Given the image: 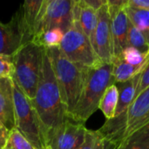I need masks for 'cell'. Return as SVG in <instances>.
<instances>
[{"label":"cell","mask_w":149,"mask_h":149,"mask_svg":"<svg viewBox=\"0 0 149 149\" xmlns=\"http://www.w3.org/2000/svg\"><path fill=\"white\" fill-rule=\"evenodd\" d=\"M73 3L74 0H43L33 41L43 32L53 28H59L65 33L73 22Z\"/></svg>","instance_id":"obj_7"},{"label":"cell","mask_w":149,"mask_h":149,"mask_svg":"<svg viewBox=\"0 0 149 149\" xmlns=\"http://www.w3.org/2000/svg\"><path fill=\"white\" fill-rule=\"evenodd\" d=\"M148 87H149V61L145 65L142 72L140 73V79L135 92V98Z\"/></svg>","instance_id":"obj_26"},{"label":"cell","mask_w":149,"mask_h":149,"mask_svg":"<svg viewBox=\"0 0 149 149\" xmlns=\"http://www.w3.org/2000/svg\"><path fill=\"white\" fill-rule=\"evenodd\" d=\"M0 121L9 131L15 127L14 99L11 79L0 78Z\"/></svg>","instance_id":"obj_15"},{"label":"cell","mask_w":149,"mask_h":149,"mask_svg":"<svg viewBox=\"0 0 149 149\" xmlns=\"http://www.w3.org/2000/svg\"><path fill=\"white\" fill-rule=\"evenodd\" d=\"M118 100H119L118 87L116 84H112L107 88L99 106V109L102 112L107 120L114 118L117 105H118Z\"/></svg>","instance_id":"obj_18"},{"label":"cell","mask_w":149,"mask_h":149,"mask_svg":"<svg viewBox=\"0 0 149 149\" xmlns=\"http://www.w3.org/2000/svg\"><path fill=\"white\" fill-rule=\"evenodd\" d=\"M140 79V73L124 83L116 84L119 90V100L115 112V117H118L125 113L135 99V92Z\"/></svg>","instance_id":"obj_16"},{"label":"cell","mask_w":149,"mask_h":149,"mask_svg":"<svg viewBox=\"0 0 149 149\" xmlns=\"http://www.w3.org/2000/svg\"><path fill=\"white\" fill-rule=\"evenodd\" d=\"M64 35H65V32L61 29L53 28L40 34L33 41V43H36L38 45L45 47V48L59 46L64 38Z\"/></svg>","instance_id":"obj_21"},{"label":"cell","mask_w":149,"mask_h":149,"mask_svg":"<svg viewBox=\"0 0 149 149\" xmlns=\"http://www.w3.org/2000/svg\"><path fill=\"white\" fill-rule=\"evenodd\" d=\"M93 47L102 63L110 64L112 62L113 58V47L107 0L106 3L97 10V24L94 31Z\"/></svg>","instance_id":"obj_9"},{"label":"cell","mask_w":149,"mask_h":149,"mask_svg":"<svg viewBox=\"0 0 149 149\" xmlns=\"http://www.w3.org/2000/svg\"><path fill=\"white\" fill-rule=\"evenodd\" d=\"M125 10L129 21L142 32L149 44V10L131 8L126 5Z\"/></svg>","instance_id":"obj_20"},{"label":"cell","mask_w":149,"mask_h":149,"mask_svg":"<svg viewBox=\"0 0 149 149\" xmlns=\"http://www.w3.org/2000/svg\"><path fill=\"white\" fill-rule=\"evenodd\" d=\"M116 148V146L113 145L112 142L110 141H107L105 140V145H104V148L103 149H115Z\"/></svg>","instance_id":"obj_30"},{"label":"cell","mask_w":149,"mask_h":149,"mask_svg":"<svg viewBox=\"0 0 149 149\" xmlns=\"http://www.w3.org/2000/svg\"><path fill=\"white\" fill-rule=\"evenodd\" d=\"M126 3L127 0H107L110 15V28L113 38V58L120 56L122 51L128 45L127 32L129 19L125 10Z\"/></svg>","instance_id":"obj_8"},{"label":"cell","mask_w":149,"mask_h":149,"mask_svg":"<svg viewBox=\"0 0 149 149\" xmlns=\"http://www.w3.org/2000/svg\"><path fill=\"white\" fill-rule=\"evenodd\" d=\"M3 149H36L31 143L15 127L9 133L7 141Z\"/></svg>","instance_id":"obj_23"},{"label":"cell","mask_w":149,"mask_h":149,"mask_svg":"<svg viewBox=\"0 0 149 149\" xmlns=\"http://www.w3.org/2000/svg\"><path fill=\"white\" fill-rule=\"evenodd\" d=\"M31 101L40 121L47 148V143L68 117L65 111L46 48H45L44 52L37 91L33 100Z\"/></svg>","instance_id":"obj_1"},{"label":"cell","mask_w":149,"mask_h":149,"mask_svg":"<svg viewBox=\"0 0 149 149\" xmlns=\"http://www.w3.org/2000/svg\"><path fill=\"white\" fill-rule=\"evenodd\" d=\"M10 131L3 125V123L0 121V149L3 148L5 142L7 141L8 135Z\"/></svg>","instance_id":"obj_28"},{"label":"cell","mask_w":149,"mask_h":149,"mask_svg":"<svg viewBox=\"0 0 149 149\" xmlns=\"http://www.w3.org/2000/svg\"><path fill=\"white\" fill-rule=\"evenodd\" d=\"M86 131L85 124L67 118L47 143L46 149H78L85 141Z\"/></svg>","instance_id":"obj_10"},{"label":"cell","mask_w":149,"mask_h":149,"mask_svg":"<svg viewBox=\"0 0 149 149\" xmlns=\"http://www.w3.org/2000/svg\"><path fill=\"white\" fill-rule=\"evenodd\" d=\"M105 139L98 131L87 129L84 143L78 149H103Z\"/></svg>","instance_id":"obj_24"},{"label":"cell","mask_w":149,"mask_h":149,"mask_svg":"<svg viewBox=\"0 0 149 149\" xmlns=\"http://www.w3.org/2000/svg\"><path fill=\"white\" fill-rule=\"evenodd\" d=\"M149 59L148 60V62ZM132 65L130 64L126 63L120 56L114 57L112 59V77L114 84L124 83L141 73L144 69L145 65Z\"/></svg>","instance_id":"obj_17"},{"label":"cell","mask_w":149,"mask_h":149,"mask_svg":"<svg viewBox=\"0 0 149 149\" xmlns=\"http://www.w3.org/2000/svg\"><path fill=\"white\" fill-rule=\"evenodd\" d=\"M13 72V56L0 55V78L11 79Z\"/></svg>","instance_id":"obj_25"},{"label":"cell","mask_w":149,"mask_h":149,"mask_svg":"<svg viewBox=\"0 0 149 149\" xmlns=\"http://www.w3.org/2000/svg\"><path fill=\"white\" fill-rule=\"evenodd\" d=\"M86 2V3L91 6L93 10H95L96 11L103 5L106 3L107 0H85Z\"/></svg>","instance_id":"obj_29"},{"label":"cell","mask_w":149,"mask_h":149,"mask_svg":"<svg viewBox=\"0 0 149 149\" xmlns=\"http://www.w3.org/2000/svg\"><path fill=\"white\" fill-rule=\"evenodd\" d=\"M45 48L31 42L23 46L13 56V79L22 92L33 100L39 81Z\"/></svg>","instance_id":"obj_4"},{"label":"cell","mask_w":149,"mask_h":149,"mask_svg":"<svg viewBox=\"0 0 149 149\" xmlns=\"http://www.w3.org/2000/svg\"><path fill=\"white\" fill-rule=\"evenodd\" d=\"M62 102L67 117L73 112L81 95L89 69H83L71 62L59 46L46 48Z\"/></svg>","instance_id":"obj_2"},{"label":"cell","mask_w":149,"mask_h":149,"mask_svg":"<svg viewBox=\"0 0 149 149\" xmlns=\"http://www.w3.org/2000/svg\"><path fill=\"white\" fill-rule=\"evenodd\" d=\"M59 48L71 62L80 68L92 69L102 64L89 38L76 22H72L70 29L65 33Z\"/></svg>","instance_id":"obj_6"},{"label":"cell","mask_w":149,"mask_h":149,"mask_svg":"<svg viewBox=\"0 0 149 149\" xmlns=\"http://www.w3.org/2000/svg\"><path fill=\"white\" fill-rule=\"evenodd\" d=\"M15 128L18 130L36 149H46V141L38 114L31 100L22 92L13 79Z\"/></svg>","instance_id":"obj_5"},{"label":"cell","mask_w":149,"mask_h":149,"mask_svg":"<svg viewBox=\"0 0 149 149\" xmlns=\"http://www.w3.org/2000/svg\"><path fill=\"white\" fill-rule=\"evenodd\" d=\"M148 123L149 87H148L134 99L127 111L126 126L122 141Z\"/></svg>","instance_id":"obj_11"},{"label":"cell","mask_w":149,"mask_h":149,"mask_svg":"<svg viewBox=\"0 0 149 149\" xmlns=\"http://www.w3.org/2000/svg\"><path fill=\"white\" fill-rule=\"evenodd\" d=\"M112 84L114 82L112 77L111 63H102L95 68L89 69L79 100L69 118L76 122L85 124L99 109L107 88Z\"/></svg>","instance_id":"obj_3"},{"label":"cell","mask_w":149,"mask_h":149,"mask_svg":"<svg viewBox=\"0 0 149 149\" xmlns=\"http://www.w3.org/2000/svg\"><path fill=\"white\" fill-rule=\"evenodd\" d=\"M42 3L43 0L25 1L16 12L22 34V46L33 41Z\"/></svg>","instance_id":"obj_12"},{"label":"cell","mask_w":149,"mask_h":149,"mask_svg":"<svg viewBox=\"0 0 149 149\" xmlns=\"http://www.w3.org/2000/svg\"><path fill=\"white\" fill-rule=\"evenodd\" d=\"M21 46L22 34L15 13L8 23L0 22V55L14 56Z\"/></svg>","instance_id":"obj_13"},{"label":"cell","mask_w":149,"mask_h":149,"mask_svg":"<svg viewBox=\"0 0 149 149\" xmlns=\"http://www.w3.org/2000/svg\"><path fill=\"white\" fill-rule=\"evenodd\" d=\"M115 149H149V123L123 140Z\"/></svg>","instance_id":"obj_19"},{"label":"cell","mask_w":149,"mask_h":149,"mask_svg":"<svg viewBox=\"0 0 149 149\" xmlns=\"http://www.w3.org/2000/svg\"><path fill=\"white\" fill-rule=\"evenodd\" d=\"M127 42L128 45L140 50L143 53H148L149 52V44L145 36L130 21L128 23Z\"/></svg>","instance_id":"obj_22"},{"label":"cell","mask_w":149,"mask_h":149,"mask_svg":"<svg viewBox=\"0 0 149 149\" xmlns=\"http://www.w3.org/2000/svg\"><path fill=\"white\" fill-rule=\"evenodd\" d=\"M72 17L73 22H76L79 25L93 45L97 24V11L89 6L85 0H74Z\"/></svg>","instance_id":"obj_14"},{"label":"cell","mask_w":149,"mask_h":149,"mask_svg":"<svg viewBox=\"0 0 149 149\" xmlns=\"http://www.w3.org/2000/svg\"><path fill=\"white\" fill-rule=\"evenodd\" d=\"M126 6L149 10V0H127Z\"/></svg>","instance_id":"obj_27"}]
</instances>
